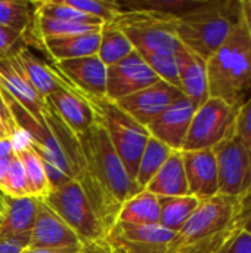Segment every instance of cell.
Listing matches in <instances>:
<instances>
[{
    "mask_svg": "<svg viewBox=\"0 0 251 253\" xmlns=\"http://www.w3.org/2000/svg\"><path fill=\"white\" fill-rule=\"evenodd\" d=\"M173 150H170L167 145L155 139L154 136H149L145 150L142 153V157L138 165V173H136V184L141 190H145L148 182L155 176V173L161 169V166L166 163L169 156Z\"/></svg>",
    "mask_w": 251,
    "mask_h": 253,
    "instance_id": "f1b7e54d",
    "label": "cell"
},
{
    "mask_svg": "<svg viewBox=\"0 0 251 253\" xmlns=\"http://www.w3.org/2000/svg\"><path fill=\"white\" fill-rule=\"evenodd\" d=\"M1 193L9 197H31L24 166L16 153L10 157V163L1 187Z\"/></svg>",
    "mask_w": 251,
    "mask_h": 253,
    "instance_id": "836d02e7",
    "label": "cell"
},
{
    "mask_svg": "<svg viewBox=\"0 0 251 253\" xmlns=\"http://www.w3.org/2000/svg\"><path fill=\"white\" fill-rule=\"evenodd\" d=\"M34 13L68 21V22H80V24H92V25H104L96 18L81 12L80 9L71 6L67 0H44V1H34Z\"/></svg>",
    "mask_w": 251,
    "mask_h": 253,
    "instance_id": "f546056e",
    "label": "cell"
},
{
    "mask_svg": "<svg viewBox=\"0 0 251 253\" xmlns=\"http://www.w3.org/2000/svg\"><path fill=\"white\" fill-rule=\"evenodd\" d=\"M117 222L130 225H155L160 222L158 197L146 190L130 197L120 209Z\"/></svg>",
    "mask_w": 251,
    "mask_h": 253,
    "instance_id": "cb8c5ba5",
    "label": "cell"
},
{
    "mask_svg": "<svg viewBox=\"0 0 251 253\" xmlns=\"http://www.w3.org/2000/svg\"><path fill=\"white\" fill-rule=\"evenodd\" d=\"M235 227L237 231H244L251 236V191L238 199Z\"/></svg>",
    "mask_w": 251,
    "mask_h": 253,
    "instance_id": "8d00e7d4",
    "label": "cell"
},
{
    "mask_svg": "<svg viewBox=\"0 0 251 253\" xmlns=\"http://www.w3.org/2000/svg\"><path fill=\"white\" fill-rule=\"evenodd\" d=\"M133 50H135L133 44L129 42V39L123 34V31L117 25H114L112 22L102 25L99 47L96 55L107 67L120 62L126 56H129Z\"/></svg>",
    "mask_w": 251,
    "mask_h": 253,
    "instance_id": "83f0119b",
    "label": "cell"
},
{
    "mask_svg": "<svg viewBox=\"0 0 251 253\" xmlns=\"http://www.w3.org/2000/svg\"><path fill=\"white\" fill-rule=\"evenodd\" d=\"M243 18L241 0H204L176 21V34L185 49L207 61Z\"/></svg>",
    "mask_w": 251,
    "mask_h": 253,
    "instance_id": "277c9868",
    "label": "cell"
},
{
    "mask_svg": "<svg viewBox=\"0 0 251 253\" xmlns=\"http://www.w3.org/2000/svg\"><path fill=\"white\" fill-rule=\"evenodd\" d=\"M16 153L15 141L10 136L0 138V159H9Z\"/></svg>",
    "mask_w": 251,
    "mask_h": 253,
    "instance_id": "7bdbcfd3",
    "label": "cell"
},
{
    "mask_svg": "<svg viewBox=\"0 0 251 253\" xmlns=\"http://www.w3.org/2000/svg\"><path fill=\"white\" fill-rule=\"evenodd\" d=\"M176 21L154 12L129 10L112 24L123 31L139 53L178 55L183 44L176 34Z\"/></svg>",
    "mask_w": 251,
    "mask_h": 253,
    "instance_id": "8992f818",
    "label": "cell"
},
{
    "mask_svg": "<svg viewBox=\"0 0 251 253\" xmlns=\"http://www.w3.org/2000/svg\"><path fill=\"white\" fill-rule=\"evenodd\" d=\"M62 83V87L49 95L46 102L56 113L61 122L74 135H78L96 122V116L90 104L78 90L64 80Z\"/></svg>",
    "mask_w": 251,
    "mask_h": 253,
    "instance_id": "9a60e30c",
    "label": "cell"
},
{
    "mask_svg": "<svg viewBox=\"0 0 251 253\" xmlns=\"http://www.w3.org/2000/svg\"><path fill=\"white\" fill-rule=\"evenodd\" d=\"M9 163H10V157L9 159H0V193H1V187H3V182H4L7 169H9Z\"/></svg>",
    "mask_w": 251,
    "mask_h": 253,
    "instance_id": "f6af8a7d",
    "label": "cell"
},
{
    "mask_svg": "<svg viewBox=\"0 0 251 253\" xmlns=\"http://www.w3.org/2000/svg\"><path fill=\"white\" fill-rule=\"evenodd\" d=\"M0 196H1V193H0Z\"/></svg>",
    "mask_w": 251,
    "mask_h": 253,
    "instance_id": "c3c4849f",
    "label": "cell"
},
{
    "mask_svg": "<svg viewBox=\"0 0 251 253\" xmlns=\"http://www.w3.org/2000/svg\"><path fill=\"white\" fill-rule=\"evenodd\" d=\"M215 253H251V236L235 231Z\"/></svg>",
    "mask_w": 251,
    "mask_h": 253,
    "instance_id": "d590c367",
    "label": "cell"
},
{
    "mask_svg": "<svg viewBox=\"0 0 251 253\" xmlns=\"http://www.w3.org/2000/svg\"><path fill=\"white\" fill-rule=\"evenodd\" d=\"M0 84L37 122H44L43 111L46 99L30 83L12 53L0 59Z\"/></svg>",
    "mask_w": 251,
    "mask_h": 253,
    "instance_id": "e0dca14e",
    "label": "cell"
},
{
    "mask_svg": "<svg viewBox=\"0 0 251 253\" xmlns=\"http://www.w3.org/2000/svg\"><path fill=\"white\" fill-rule=\"evenodd\" d=\"M235 135L251 150V96L249 101L243 102L237 117Z\"/></svg>",
    "mask_w": 251,
    "mask_h": 253,
    "instance_id": "e575fe53",
    "label": "cell"
},
{
    "mask_svg": "<svg viewBox=\"0 0 251 253\" xmlns=\"http://www.w3.org/2000/svg\"><path fill=\"white\" fill-rule=\"evenodd\" d=\"M37 199L0 196V239L31 231L36 219Z\"/></svg>",
    "mask_w": 251,
    "mask_h": 253,
    "instance_id": "ffe728a7",
    "label": "cell"
},
{
    "mask_svg": "<svg viewBox=\"0 0 251 253\" xmlns=\"http://www.w3.org/2000/svg\"><path fill=\"white\" fill-rule=\"evenodd\" d=\"M241 10H243V21L251 37V0H241Z\"/></svg>",
    "mask_w": 251,
    "mask_h": 253,
    "instance_id": "ee69618b",
    "label": "cell"
},
{
    "mask_svg": "<svg viewBox=\"0 0 251 253\" xmlns=\"http://www.w3.org/2000/svg\"><path fill=\"white\" fill-rule=\"evenodd\" d=\"M185 95L180 89L158 80L157 83L129 95L115 104L135 122L142 126H148L152 120H155L169 105L183 98Z\"/></svg>",
    "mask_w": 251,
    "mask_h": 253,
    "instance_id": "7c38bea8",
    "label": "cell"
},
{
    "mask_svg": "<svg viewBox=\"0 0 251 253\" xmlns=\"http://www.w3.org/2000/svg\"><path fill=\"white\" fill-rule=\"evenodd\" d=\"M30 25H33V36L37 39L38 43H41L46 39L68 37V36L87 34V33H99L102 30V25L53 19V18L37 15V13H34V10H33V19H31Z\"/></svg>",
    "mask_w": 251,
    "mask_h": 253,
    "instance_id": "484cf974",
    "label": "cell"
},
{
    "mask_svg": "<svg viewBox=\"0 0 251 253\" xmlns=\"http://www.w3.org/2000/svg\"><path fill=\"white\" fill-rule=\"evenodd\" d=\"M30 233L0 239V253H22L30 245Z\"/></svg>",
    "mask_w": 251,
    "mask_h": 253,
    "instance_id": "f35d334b",
    "label": "cell"
},
{
    "mask_svg": "<svg viewBox=\"0 0 251 253\" xmlns=\"http://www.w3.org/2000/svg\"><path fill=\"white\" fill-rule=\"evenodd\" d=\"M12 55L25 73L30 83L44 99L62 87L64 83L58 73L52 68V65L40 61L27 47H16Z\"/></svg>",
    "mask_w": 251,
    "mask_h": 253,
    "instance_id": "7402d4cb",
    "label": "cell"
},
{
    "mask_svg": "<svg viewBox=\"0 0 251 253\" xmlns=\"http://www.w3.org/2000/svg\"><path fill=\"white\" fill-rule=\"evenodd\" d=\"M83 96L93 108L96 120L105 129L127 173L130 175L132 179H135L138 173L139 160L151 136L148 129L139 125L138 122H135L112 101L107 98L90 96V95H83Z\"/></svg>",
    "mask_w": 251,
    "mask_h": 253,
    "instance_id": "5b68a950",
    "label": "cell"
},
{
    "mask_svg": "<svg viewBox=\"0 0 251 253\" xmlns=\"http://www.w3.org/2000/svg\"><path fill=\"white\" fill-rule=\"evenodd\" d=\"M160 79L142 58V55L133 50L129 56L120 62L107 67V92L105 98L117 102L129 95H133Z\"/></svg>",
    "mask_w": 251,
    "mask_h": 253,
    "instance_id": "8fae6325",
    "label": "cell"
},
{
    "mask_svg": "<svg viewBox=\"0 0 251 253\" xmlns=\"http://www.w3.org/2000/svg\"><path fill=\"white\" fill-rule=\"evenodd\" d=\"M209 95L240 104L251 87V37L241 18L225 43L206 61Z\"/></svg>",
    "mask_w": 251,
    "mask_h": 253,
    "instance_id": "3957f363",
    "label": "cell"
},
{
    "mask_svg": "<svg viewBox=\"0 0 251 253\" xmlns=\"http://www.w3.org/2000/svg\"><path fill=\"white\" fill-rule=\"evenodd\" d=\"M22 36L24 34L19 31L0 25V59L9 56L15 50V44L19 39H22Z\"/></svg>",
    "mask_w": 251,
    "mask_h": 253,
    "instance_id": "74e56055",
    "label": "cell"
},
{
    "mask_svg": "<svg viewBox=\"0 0 251 253\" xmlns=\"http://www.w3.org/2000/svg\"><path fill=\"white\" fill-rule=\"evenodd\" d=\"M71 6L80 9L81 12L96 18L102 24L114 22L121 13L123 9L117 0H67Z\"/></svg>",
    "mask_w": 251,
    "mask_h": 253,
    "instance_id": "1f68e13d",
    "label": "cell"
},
{
    "mask_svg": "<svg viewBox=\"0 0 251 253\" xmlns=\"http://www.w3.org/2000/svg\"><path fill=\"white\" fill-rule=\"evenodd\" d=\"M41 200L75 233L81 245L107 236L81 185L75 179L52 190Z\"/></svg>",
    "mask_w": 251,
    "mask_h": 253,
    "instance_id": "ba28073f",
    "label": "cell"
},
{
    "mask_svg": "<svg viewBox=\"0 0 251 253\" xmlns=\"http://www.w3.org/2000/svg\"><path fill=\"white\" fill-rule=\"evenodd\" d=\"M83 245H72L64 248H27L22 253H80Z\"/></svg>",
    "mask_w": 251,
    "mask_h": 253,
    "instance_id": "60d3db41",
    "label": "cell"
},
{
    "mask_svg": "<svg viewBox=\"0 0 251 253\" xmlns=\"http://www.w3.org/2000/svg\"><path fill=\"white\" fill-rule=\"evenodd\" d=\"M0 125L4 127L6 133H7L10 138H13V139L21 133L19 129H18V126H16L15 122H13V117H12V114H10V110H9V107H7V104H6V101H4L1 92H0Z\"/></svg>",
    "mask_w": 251,
    "mask_h": 253,
    "instance_id": "ab89813d",
    "label": "cell"
},
{
    "mask_svg": "<svg viewBox=\"0 0 251 253\" xmlns=\"http://www.w3.org/2000/svg\"><path fill=\"white\" fill-rule=\"evenodd\" d=\"M176 56L179 62V89L185 98L200 107L210 98L206 61L185 47Z\"/></svg>",
    "mask_w": 251,
    "mask_h": 253,
    "instance_id": "d6986e66",
    "label": "cell"
},
{
    "mask_svg": "<svg viewBox=\"0 0 251 253\" xmlns=\"http://www.w3.org/2000/svg\"><path fill=\"white\" fill-rule=\"evenodd\" d=\"M72 245H80L75 233L41 199H37V212L28 248H64Z\"/></svg>",
    "mask_w": 251,
    "mask_h": 253,
    "instance_id": "ac0fdd59",
    "label": "cell"
},
{
    "mask_svg": "<svg viewBox=\"0 0 251 253\" xmlns=\"http://www.w3.org/2000/svg\"><path fill=\"white\" fill-rule=\"evenodd\" d=\"M3 136H7V135L4 132H0V138H3Z\"/></svg>",
    "mask_w": 251,
    "mask_h": 253,
    "instance_id": "7dc6e473",
    "label": "cell"
},
{
    "mask_svg": "<svg viewBox=\"0 0 251 253\" xmlns=\"http://www.w3.org/2000/svg\"><path fill=\"white\" fill-rule=\"evenodd\" d=\"M59 77L83 95L105 98L107 65L98 55L65 59L52 64Z\"/></svg>",
    "mask_w": 251,
    "mask_h": 253,
    "instance_id": "4fadbf2b",
    "label": "cell"
},
{
    "mask_svg": "<svg viewBox=\"0 0 251 253\" xmlns=\"http://www.w3.org/2000/svg\"><path fill=\"white\" fill-rule=\"evenodd\" d=\"M31 6L24 0H0V25L25 34L33 19Z\"/></svg>",
    "mask_w": 251,
    "mask_h": 253,
    "instance_id": "4dcf8cb0",
    "label": "cell"
},
{
    "mask_svg": "<svg viewBox=\"0 0 251 253\" xmlns=\"http://www.w3.org/2000/svg\"><path fill=\"white\" fill-rule=\"evenodd\" d=\"M43 117L61 144L74 179L81 185L98 221L108 234L117 222L121 206L142 190L127 173L98 120L84 132L74 135L47 102Z\"/></svg>",
    "mask_w": 251,
    "mask_h": 253,
    "instance_id": "6da1fadb",
    "label": "cell"
},
{
    "mask_svg": "<svg viewBox=\"0 0 251 253\" xmlns=\"http://www.w3.org/2000/svg\"><path fill=\"white\" fill-rule=\"evenodd\" d=\"M238 199L215 196L201 200L166 253H215L235 231Z\"/></svg>",
    "mask_w": 251,
    "mask_h": 253,
    "instance_id": "7a4b0ae2",
    "label": "cell"
},
{
    "mask_svg": "<svg viewBox=\"0 0 251 253\" xmlns=\"http://www.w3.org/2000/svg\"><path fill=\"white\" fill-rule=\"evenodd\" d=\"M99 39H101V31L68 36V37L46 39L40 44L50 55L53 62H58L65 59H77V58L96 55L99 47Z\"/></svg>",
    "mask_w": 251,
    "mask_h": 253,
    "instance_id": "603a6c76",
    "label": "cell"
},
{
    "mask_svg": "<svg viewBox=\"0 0 251 253\" xmlns=\"http://www.w3.org/2000/svg\"><path fill=\"white\" fill-rule=\"evenodd\" d=\"M217 165L219 194L240 199L251 191V150L237 136L213 148Z\"/></svg>",
    "mask_w": 251,
    "mask_h": 253,
    "instance_id": "9c48e42d",
    "label": "cell"
},
{
    "mask_svg": "<svg viewBox=\"0 0 251 253\" xmlns=\"http://www.w3.org/2000/svg\"><path fill=\"white\" fill-rule=\"evenodd\" d=\"M16 154L25 170L30 196L34 199H44L52 191V187L47 179L41 159L38 157V154L36 153L30 141L25 145L19 147L16 150Z\"/></svg>",
    "mask_w": 251,
    "mask_h": 253,
    "instance_id": "4316f807",
    "label": "cell"
},
{
    "mask_svg": "<svg viewBox=\"0 0 251 253\" xmlns=\"http://www.w3.org/2000/svg\"><path fill=\"white\" fill-rule=\"evenodd\" d=\"M197 105L188 98H180L169 105L146 129L151 136L167 145L173 151H182Z\"/></svg>",
    "mask_w": 251,
    "mask_h": 253,
    "instance_id": "5bb4252c",
    "label": "cell"
},
{
    "mask_svg": "<svg viewBox=\"0 0 251 253\" xmlns=\"http://www.w3.org/2000/svg\"><path fill=\"white\" fill-rule=\"evenodd\" d=\"M189 196L207 200L219 194L217 165L212 150L182 151Z\"/></svg>",
    "mask_w": 251,
    "mask_h": 253,
    "instance_id": "2e32d148",
    "label": "cell"
},
{
    "mask_svg": "<svg viewBox=\"0 0 251 253\" xmlns=\"http://www.w3.org/2000/svg\"><path fill=\"white\" fill-rule=\"evenodd\" d=\"M145 190L157 197H178L189 194L182 151H172L166 163L148 182Z\"/></svg>",
    "mask_w": 251,
    "mask_h": 253,
    "instance_id": "44dd1931",
    "label": "cell"
},
{
    "mask_svg": "<svg viewBox=\"0 0 251 253\" xmlns=\"http://www.w3.org/2000/svg\"><path fill=\"white\" fill-rule=\"evenodd\" d=\"M0 132H4V133H6V130H4V127H3L1 125H0ZM6 135H7V133H6ZM7 136H9V135H7Z\"/></svg>",
    "mask_w": 251,
    "mask_h": 253,
    "instance_id": "bcb514c9",
    "label": "cell"
},
{
    "mask_svg": "<svg viewBox=\"0 0 251 253\" xmlns=\"http://www.w3.org/2000/svg\"><path fill=\"white\" fill-rule=\"evenodd\" d=\"M157 77L179 89V62L176 55L141 53Z\"/></svg>",
    "mask_w": 251,
    "mask_h": 253,
    "instance_id": "d6a6232c",
    "label": "cell"
},
{
    "mask_svg": "<svg viewBox=\"0 0 251 253\" xmlns=\"http://www.w3.org/2000/svg\"><path fill=\"white\" fill-rule=\"evenodd\" d=\"M241 105L243 102L228 104L219 98H209L197 107L182 151L212 150L232 138Z\"/></svg>",
    "mask_w": 251,
    "mask_h": 253,
    "instance_id": "52a82bcc",
    "label": "cell"
},
{
    "mask_svg": "<svg viewBox=\"0 0 251 253\" xmlns=\"http://www.w3.org/2000/svg\"><path fill=\"white\" fill-rule=\"evenodd\" d=\"M80 253H115L112 251V248L107 243L105 237L101 239V240H95V242H90V243H86L83 245L81 248V252Z\"/></svg>",
    "mask_w": 251,
    "mask_h": 253,
    "instance_id": "b9f144b4",
    "label": "cell"
},
{
    "mask_svg": "<svg viewBox=\"0 0 251 253\" xmlns=\"http://www.w3.org/2000/svg\"><path fill=\"white\" fill-rule=\"evenodd\" d=\"M173 237L175 233L160 224L130 225L115 222L105 240L115 253H166Z\"/></svg>",
    "mask_w": 251,
    "mask_h": 253,
    "instance_id": "30bf717a",
    "label": "cell"
},
{
    "mask_svg": "<svg viewBox=\"0 0 251 253\" xmlns=\"http://www.w3.org/2000/svg\"><path fill=\"white\" fill-rule=\"evenodd\" d=\"M201 200L194 196L158 197L160 205V225L172 233H178L185 222L195 212Z\"/></svg>",
    "mask_w": 251,
    "mask_h": 253,
    "instance_id": "d4e9b609",
    "label": "cell"
}]
</instances>
